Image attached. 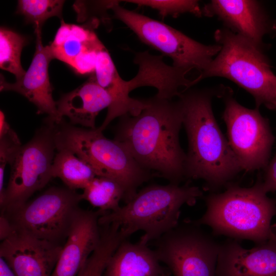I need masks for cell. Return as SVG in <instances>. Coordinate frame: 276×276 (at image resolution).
I'll return each instance as SVG.
<instances>
[{
    "mask_svg": "<svg viewBox=\"0 0 276 276\" xmlns=\"http://www.w3.org/2000/svg\"><path fill=\"white\" fill-rule=\"evenodd\" d=\"M135 116L120 118L114 140L121 144L137 163L154 171L170 183L179 185L186 178V154L179 140L183 124L181 101L156 95Z\"/></svg>",
    "mask_w": 276,
    "mask_h": 276,
    "instance_id": "obj_1",
    "label": "cell"
},
{
    "mask_svg": "<svg viewBox=\"0 0 276 276\" xmlns=\"http://www.w3.org/2000/svg\"><path fill=\"white\" fill-rule=\"evenodd\" d=\"M214 92L189 88L178 97L188 140L186 178L203 180L209 190L228 185L242 170L215 118L212 107Z\"/></svg>",
    "mask_w": 276,
    "mask_h": 276,
    "instance_id": "obj_2",
    "label": "cell"
},
{
    "mask_svg": "<svg viewBox=\"0 0 276 276\" xmlns=\"http://www.w3.org/2000/svg\"><path fill=\"white\" fill-rule=\"evenodd\" d=\"M226 187L224 192L206 197V211L194 222L208 225L216 235L232 239L249 240L257 244L276 241L271 227L276 202L267 196L259 181L249 188Z\"/></svg>",
    "mask_w": 276,
    "mask_h": 276,
    "instance_id": "obj_3",
    "label": "cell"
},
{
    "mask_svg": "<svg viewBox=\"0 0 276 276\" xmlns=\"http://www.w3.org/2000/svg\"><path fill=\"white\" fill-rule=\"evenodd\" d=\"M202 196L198 187L187 184L151 185L117 211L101 216L99 223L118 225L126 239L142 231L148 242L156 240L178 224L182 206L194 205Z\"/></svg>",
    "mask_w": 276,
    "mask_h": 276,
    "instance_id": "obj_4",
    "label": "cell"
},
{
    "mask_svg": "<svg viewBox=\"0 0 276 276\" xmlns=\"http://www.w3.org/2000/svg\"><path fill=\"white\" fill-rule=\"evenodd\" d=\"M98 128L86 129L67 123L56 124V150L67 149L88 164L97 176L117 180L125 190V203L152 176L119 142L106 137Z\"/></svg>",
    "mask_w": 276,
    "mask_h": 276,
    "instance_id": "obj_5",
    "label": "cell"
},
{
    "mask_svg": "<svg viewBox=\"0 0 276 276\" xmlns=\"http://www.w3.org/2000/svg\"><path fill=\"white\" fill-rule=\"evenodd\" d=\"M214 36L220 51L194 79L195 84L206 78L223 77L249 93L257 107L274 109L276 76L261 48L226 28L216 30Z\"/></svg>",
    "mask_w": 276,
    "mask_h": 276,
    "instance_id": "obj_6",
    "label": "cell"
},
{
    "mask_svg": "<svg viewBox=\"0 0 276 276\" xmlns=\"http://www.w3.org/2000/svg\"><path fill=\"white\" fill-rule=\"evenodd\" d=\"M120 1H110L114 17L131 29L143 43L170 57L173 66L199 74L221 49L218 44L205 45L159 20L121 7Z\"/></svg>",
    "mask_w": 276,
    "mask_h": 276,
    "instance_id": "obj_7",
    "label": "cell"
},
{
    "mask_svg": "<svg viewBox=\"0 0 276 276\" xmlns=\"http://www.w3.org/2000/svg\"><path fill=\"white\" fill-rule=\"evenodd\" d=\"M82 200L67 188L51 187L30 202L2 210L13 229L60 244L67 238Z\"/></svg>",
    "mask_w": 276,
    "mask_h": 276,
    "instance_id": "obj_8",
    "label": "cell"
},
{
    "mask_svg": "<svg viewBox=\"0 0 276 276\" xmlns=\"http://www.w3.org/2000/svg\"><path fill=\"white\" fill-rule=\"evenodd\" d=\"M56 128V123L47 118L32 139L20 147L10 165V177L0 204L1 210L26 202L53 178Z\"/></svg>",
    "mask_w": 276,
    "mask_h": 276,
    "instance_id": "obj_9",
    "label": "cell"
},
{
    "mask_svg": "<svg viewBox=\"0 0 276 276\" xmlns=\"http://www.w3.org/2000/svg\"><path fill=\"white\" fill-rule=\"evenodd\" d=\"M155 241L154 249L173 276H216L220 243L185 221Z\"/></svg>",
    "mask_w": 276,
    "mask_h": 276,
    "instance_id": "obj_10",
    "label": "cell"
},
{
    "mask_svg": "<svg viewBox=\"0 0 276 276\" xmlns=\"http://www.w3.org/2000/svg\"><path fill=\"white\" fill-rule=\"evenodd\" d=\"M228 142L241 167L246 171L265 168L274 137L268 120L257 108H247L226 96L222 116Z\"/></svg>",
    "mask_w": 276,
    "mask_h": 276,
    "instance_id": "obj_11",
    "label": "cell"
},
{
    "mask_svg": "<svg viewBox=\"0 0 276 276\" xmlns=\"http://www.w3.org/2000/svg\"><path fill=\"white\" fill-rule=\"evenodd\" d=\"M62 247L12 228L2 241L0 257L17 276H52Z\"/></svg>",
    "mask_w": 276,
    "mask_h": 276,
    "instance_id": "obj_12",
    "label": "cell"
},
{
    "mask_svg": "<svg viewBox=\"0 0 276 276\" xmlns=\"http://www.w3.org/2000/svg\"><path fill=\"white\" fill-rule=\"evenodd\" d=\"M35 34V52L28 70L13 83L7 82L1 75L0 90L14 91L22 95L36 106L37 113L47 114L49 119L58 123L61 120L58 116L56 102L53 98L48 72L49 63L54 58L50 46L42 44L41 32Z\"/></svg>",
    "mask_w": 276,
    "mask_h": 276,
    "instance_id": "obj_13",
    "label": "cell"
},
{
    "mask_svg": "<svg viewBox=\"0 0 276 276\" xmlns=\"http://www.w3.org/2000/svg\"><path fill=\"white\" fill-rule=\"evenodd\" d=\"M276 241L243 248L236 240L220 243L216 276H274Z\"/></svg>",
    "mask_w": 276,
    "mask_h": 276,
    "instance_id": "obj_14",
    "label": "cell"
},
{
    "mask_svg": "<svg viewBox=\"0 0 276 276\" xmlns=\"http://www.w3.org/2000/svg\"><path fill=\"white\" fill-rule=\"evenodd\" d=\"M98 211L80 209L76 216L52 276H76L98 245L101 230Z\"/></svg>",
    "mask_w": 276,
    "mask_h": 276,
    "instance_id": "obj_15",
    "label": "cell"
},
{
    "mask_svg": "<svg viewBox=\"0 0 276 276\" xmlns=\"http://www.w3.org/2000/svg\"><path fill=\"white\" fill-rule=\"evenodd\" d=\"M202 15L217 16L227 29L261 48L269 31L266 15L260 4L250 0H213L201 9Z\"/></svg>",
    "mask_w": 276,
    "mask_h": 276,
    "instance_id": "obj_16",
    "label": "cell"
},
{
    "mask_svg": "<svg viewBox=\"0 0 276 276\" xmlns=\"http://www.w3.org/2000/svg\"><path fill=\"white\" fill-rule=\"evenodd\" d=\"M92 75L111 99L106 118L98 128L100 130H105L116 118L126 114L136 115L147 106V100H138L130 97V91L126 81L119 75L109 52L102 43L97 52L95 70Z\"/></svg>",
    "mask_w": 276,
    "mask_h": 276,
    "instance_id": "obj_17",
    "label": "cell"
},
{
    "mask_svg": "<svg viewBox=\"0 0 276 276\" xmlns=\"http://www.w3.org/2000/svg\"><path fill=\"white\" fill-rule=\"evenodd\" d=\"M111 104L109 95L96 82L92 75L84 83L63 94L56 102L60 121L66 117L71 124H79L90 129L96 128L97 115Z\"/></svg>",
    "mask_w": 276,
    "mask_h": 276,
    "instance_id": "obj_18",
    "label": "cell"
},
{
    "mask_svg": "<svg viewBox=\"0 0 276 276\" xmlns=\"http://www.w3.org/2000/svg\"><path fill=\"white\" fill-rule=\"evenodd\" d=\"M143 236L132 243L123 240L111 257L103 276H171Z\"/></svg>",
    "mask_w": 276,
    "mask_h": 276,
    "instance_id": "obj_19",
    "label": "cell"
},
{
    "mask_svg": "<svg viewBox=\"0 0 276 276\" xmlns=\"http://www.w3.org/2000/svg\"><path fill=\"white\" fill-rule=\"evenodd\" d=\"M75 25L66 24L61 20L50 48L54 58L71 65L82 53L92 47L98 38L93 29Z\"/></svg>",
    "mask_w": 276,
    "mask_h": 276,
    "instance_id": "obj_20",
    "label": "cell"
},
{
    "mask_svg": "<svg viewBox=\"0 0 276 276\" xmlns=\"http://www.w3.org/2000/svg\"><path fill=\"white\" fill-rule=\"evenodd\" d=\"M52 166L53 177L59 178L66 188L84 189L97 175L93 169L72 151L57 150Z\"/></svg>",
    "mask_w": 276,
    "mask_h": 276,
    "instance_id": "obj_21",
    "label": "cell"
},
{
    "mask_svg": "<svg viewBox=\"0 0 276 276\" xmlns=\"http://www.w3.org/2000/svg\"><path fill=\"white\" fill-rule=\"evenodd\" d=\"M99 243L76 276H103L107 265L119 244L126 240L118 225H100Z\"/></svg>",
    "mask_w": 276,
    "mask_h": 276,
    "instance_id": "obj_22",
    "label": "cell"
},
{
    "mask_svg": "<svg viewBox=\"0 0 276 276\" xmlns=\"http://www.w3.org/2000/svg\"><path fill=\"white\" fill-rule=\"evenodd\" d=\"M82 200L98 208L102 215L117 211L125 198V190L117 180L97 176L83 189Z\"/></svg>",
    "mask_w": 276,
    "mask_h": 276,
    "instance_id": "obj_23",
    "label": "cell"
},
{
    "mask_svg": "<svg viewBox=\"0 0 276 276\" xmlns=\"http://www.w3.org/2000/svg\"><path fill=\"white\" fill-rule=\"evenodd\" d=\"M27 39L24 36L7 28L0 29V67L11 73L16 79H20L25 74L20 62L23 48Z\"/></svg>",
    "mask_w": 276,
    "mask_h": 276,
    "instance_id": "obj_24",
    "label": "cell"
},
{
    "mask_svg": "<svg viewBox=\"0 0 276 276\" xmlns=\"http://www.w3.org/2000/svg\"><path fill=\"white\" fill-rule=\"evenodd\" d=\"M64 1L61 0H19L17 12L22 15L27 23L31 24L35 33L41 32L44 22L49 18L57 16L62 19Z\"/></svg>",
    "mask_w": 276,
    "mask_h": 276,
    "instance_id": "obj_25",
    "label": "cell"
},
{
    "mask_svg": "<svg viewBox=\"0 0 276 276\" xmlns=\"http://www.w3.org/2000/svg\"><path fill=\"white\" fill-rule=\"evenodd\" d=\"M121 1L155 9L163 18L167 16L176 17L179 14L185 13H190L198 17L202 15L201 9L197 1L126 0Z\"/></svg>",
    "mask_w": 276,
    "mask_h": 276,
    "instance_id": "obj_26",
    "label": "cell"
},
{
    "mask_svg": "<svg viewBox=\"0 0 276 276\" xmlns=\"http://www.w3.org/2000/svg\"><path fill=\"white\" fill-rule=\"evenodd\" d=\"M19 139L9 124L5 113L0 111V178H4L7 164L10 165L21 146Z\"/></svg>",
    "mask_w": 276,
    "mask_h": 276,
    "instance_id": "obj_27",
    "label": "cell"
},
{
    "mask_svg": "<svg viewBox=\"0 0 276 276\" xmlns=\"http://www.w3.org/2000/svg\"><path fill=\"white\" fill-rule=\"evenodd\" d=\"M265 168L264 179L259 182L263 190L267 194L276 191V154Z\"/></svg>",
    "mask_w": 276,
    "mask_h": 276,
    "instance_id": "obj_28",
    "label": "cell"
},
{
    "mask_svg": "<svg viewBox=\"0 0 276 276\" xmlns=\"http://www.w3.org/2000/svg\"><path fill=\"white\" fill-rule=\"evenodd\" d=\"M12 228L7 218L2 214L0 217V238L2 241L11 233Z\"/></svg>",
    "mask_w": 276,
    "mask_h": 276,
    "instance_id": "obj_29",
    "label": "cell"
},
{
    "mask_svg": "<svg viewBox=\"0 0 276 276\" xmlns=\"http://www.w3.org/2000/svg\"><path fill=\"white\" fill-rule=\"evenodd\" d=\"M0 276H17L6 260L1 257Z\"/></svg>",
    "mask_w": 276,
    "mask_h": 276,
    "instance_id": "obj_30",
    "label": "cell"
},
{
    "mask_svg": "<svg viewBox=\"0 0 276 276\" xmlns=\"http://www.w3.org/2000/svg\"><path fill=\"white\" fill-rule=\"evenodd\" d=\"M274 109H276V99L274 103Z\"/></svg>",
    "mask_w": 276,
    "mask_h": 276,
    "instance_id": "obj_31",
    "label": "cell"
},
{
    "mask_svg": "<svg viewBox=\"0 0 276 276\" xmlns=\"http://www.w3.org/2000/svg\"><path fill=\"white\" fill-rule=\"evenodd\" d=\"M274 276H276V275H275Z\"/></svg>",
    "mask_w": 276,
    "mask_h": 276,
    "instance_id": "obj_32",
    "label": "cell"
}]
</instances>
